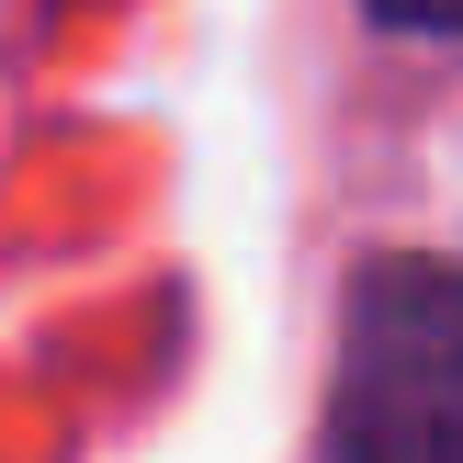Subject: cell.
<instances>
[{"label":"cell","instance_id":"6da1fadb","mask_svg":"<svg viewBox=\"0 0 463 463\" xmlns=\"http://www.w3.org/2000/svg\"><path fill=\"white\" fill-rule=\"evenodd\" d=\"M463 441V306L430 249L373 260L339 339L328 452L339 463H452Z\"/></svg>","mask_w":463,"mask_h":463},{"label":"cell","instance_id":"7a4b0ae2","mask_svg":"<svg viewBox=\"0 0 463 463\" xmlns=\"http://www.w3.org/2000/svg\"><path fill=\"white\" fill-rule=\"evenodd\" d=\"M384 23H396V34H452L463 23V0H373Z\"/></svg>","mask_w":463,"mask_h":463}]
</instances>
